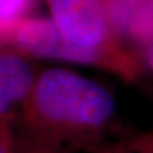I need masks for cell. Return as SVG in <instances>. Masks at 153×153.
Listing matches in <instances>:
<instances>
[{
  "label": "cell",
  "instance_id": "3957f363",
  "mask_svg": "<svg viewBox=\"0 0 153 153\" xmlns=\"http://www.w3.org/2000/svg\"><path fill=\"white\" fill-rule=\"evenodd\" d=\"M14 41L27 52L75 64H97L105 59L103 49H85L70 42L52 21L26 18L14 30Z\"/></svg>",
  "mask_w": 153,
  "mask_h": 153
},
{
  "label": "cell",
  "instance_id": "8fae6325",
  "mask_svg": "<svg viewBox=\"0 0 153 153\" xmlns=\"http://www.w3.org/2000/svg\"><path fill=\"white\" fill-rule=\"evenodd\" d=\"M123 1H134V0H123Z\"/></svg>",
  "mask_w": 153,
  "mask_h": 153
},
{
  "label": "cell",
  "instance_id": "5b68a950",
  "mask_svg": "<svg viewBox=\"0 0 153 153\" xmlns=\"http://www.w3.org/2000/svg\"><path fill=\"white\" fill-rule=\"evenodd\" d=\"M33 88V74L25 60L16 55H0V115L27 97Z\"/></svg>",
  "mask_w": 153,
  "mask_h": 153
},
{
  "label": "cell",
  "instance_id": "52a82bcc",
  "mask_svg": "<svg viewBox=\"0 0 153 153\" xmlns=\"http://www.w3.org/2000/svg\"><path fill=\"white\" fill-rule=\"evenodd\" d=\"M115 153H153V138L140 139L135 143H131L130 147L120 148Z\"/></svg>",
  "mask_w": 153,
  "mask_h": 153
},
{
  "label": "cell",
  "instance_id": "7a4b0ae2",
  "mask_svg": "<svg viewBox=\"0 0 153 153\" xmlns=\"http://www.w3.org/2000/svg\"><path fill=\"white\" fill-rule=\"evenodd\" d=\"M51 21L70 42L85 49H103L108 19L103 0H47Z\"/></svg>",
  "mask_w": 153,
  "mask_h": 153
},
{
  "label": "cell",
  "instance_id": "30bf717a",
  "mask_svg": "<svg viewBox=\"0 0 153 153\" xmlns=\"http://www.w3.org/2000/svg\"><path fill=\"white\" fill-rule=\"evenodd\" d=\"M0 153H10V151H9V147L4 142H1V140H0Z\"/></svg>",
  "mask_w": 153,
  "mask_h": 153
},
{
  "label": "cell",
  "instance_id": "8992f818",
  "mask_svg": "<svg viewBox=\"0 0 153 153\" xmlns=\"http://www.w3.org/2000/svg\"><path fill=\"white\" fill-rule=\"evenodd\" d=\"M33 0H0V36L13 35L26 19Z\"/></svg>",
  "mask_w": 153,
  "mask_h": 153
},
{
  "label": "cell",
  "instance_id": "9c48e42d",
  "mask_svg": "<svg viewBox=\"0 0 153 153\" xmlns=\"http://www.w3.org/2000/svg\"><path fill=\"white\" fill-rule=\"evenodd\" d=\"M146 60L148 65H149V68L153 70V44L148 46L147 52H146Z\"/></svg>",
  "mask_w": 153,
  "mask_h": 153
},
{
  "label": "cell",
  "instance_id": "277c9868",
  "mask_svg": "<svg viewBox=\"0 0 153 153\" xmlns=\"http://www.w3.org/2000/svg\"><path fill=\"white\" fill-rule=\"evenodd\" d=\"M108 25L123 37L147 47L153 44V0H105Z\"/></svg>",
  "mask_w": 153,
  "mask_h": 153
},
{
  "label": "cell",
  "instance_id": "6da1fadb",
  "mask_svg": "<svg viewBox=\"0 0 153 153\" xmlns=\"http://www.w3.org/2000/svg\"><path fill=\"white\" fill-rule=\"evenodd\" d=\"M38 115L69 142L94 135L115 111L112 94L101 84L65 69L45 71L33 89Z\"/></svg>",
  "mask_w": 153,
  "mask_h": 153
},
{
  "label": "cell",
  "instance_id": "ba28073f",
  "mask_svg": "<svg viewBox=\"0 0 153 153\" xmlns=\"http://www.w3.org/2000/svg\"><path fill=\"white\" fill-rule=\"evenodd\" d=\"M23 153H66L64 151H61L59 147L55 146V144H41L38 147L35 148H31L30 151H26Z\"/></svg>",
  "mask_w": 153,
  "mask_h": 153
}]
</instances>
